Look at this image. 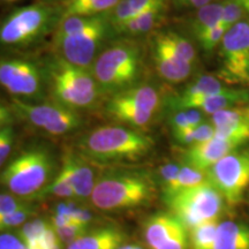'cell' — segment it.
<instances>
[{"label": "cell", "mask_w": 249, "mask_h": 249, "mask_svg": "<svg viewBox=\"0 0 249 249\" xmlns=\"http://www.w3.org/2000/svg\"><path fill=\"white\" fill-rule=\"evenodd\" d=\"M154 141L141 132L120 126L99 127L81 142L83 156L98 163L136 160L150 151Z\"/></svg>", "instance_id": "cell-1"}, {"label": "cell", "mask_w": 249, "mask_h": 249, "mask_svg": "<svg viewBox=\"0 0 249 249\" xmlns=\"http://www.w3.org/2000/svg\"><path fill=\"white\" fill-rule=\"evenodd\" d=\"M154 187L143 173L128 170L107 171L96 180L90 202L102 211L141 207L150 201Z\"/></svg>", "instance_id": "cell-2"}, {"label": "cell", "mask_w": 249, "mask_h": 249, "mask_svg": "<svg viewBox=\"0 0 249 249\" xmlns=\"http://www.w3.org/2000/svg\"><path fill=\"white\" fill-rule=\"evenodd\" d=\"M53 161L50 154L42 148L23 151L0 173V185L22 200L39 197L50 185Z\"/></svg>", "instance_id": "cell-3"}, {"label": "cell", "mask_w": 249, "mask_h": 249, "mask_svg": "<svg viewBox=\"0 0 249 249\" xmlns=\"http://www.w3.org/2000/svg\"><path fill=\"white\" fill-rule=\"evenodd\" d=\"M140 61L138 46L124 40L108 46L96 58L91 73L99 89L117 93L133 85L140 73Z\"/></svg>", "instance_id": "cell-4"}, {"label": "cell", "mask_w": 249, "mask_h": 249, "mask_svg": "<svg viewBox=\"0 0 249 249\" xmlns=\"http://www.w3.org/2000/svg\"><path fill=\"white\" fill-rule=\"evenodd\" d=\"M58 9L36 4L18 8L0 24V44L24 48L43 38L61 20Z\"/></svg>", "instance_id": "cell-5"}, {"label": "cell", "mask_w": 249, "mask_h": 249, "mask_svg": "<svg viewBox=\"0 0 249 249\" xmlns=\"http://www.w3.org/2000/svg\"><path fill=\"white\" fill-rule=\"evenodd\" d=\"M164 200L171 213L188 231L204 223L218 220L225 202L222 194L208 180L198 186L166 196Z\"/></svg>", "instance_id": "cell-6"}, {"label": "cell", "mask_w": 249, "mask_h": 249, "mask_svg": "<svg viewBox=\"0 0 249 249\" xmlns=\"http://www.w3.org/2000/svg\"><path fill=\"white\" fill-rule=\"evenodd\" d=\"M50 82L58 104L71 110L89 107L97 99L99 88L92 73L60 58L50 68Z\"/></svg>", "instance_id": "cell-7"}, {"label": "cell", "mask_w": 249, "mask_h": 249, "mask_svg": "<svg viewBox=\"0 0 249 249\" xmlns=\"http://www.w3.org/2000/svg\"><path fill=\"white\" fill-rule=\"evenodd\" d=\"M210 182L230 205H235L249 186V149L233 150L205 172Z\"/></svg>", "instance_id": "cell-8"}, {"label": "cell", "mask_w": 249, "mask_h": 249, "mask_svg": "<svg viewBox=\"0 0 249 249\" xmlns=\"http://www.w3.org/2000/svg\"><path fill=\"white\" fill-rule=\"evenodd\" d=\"M160 102L157 90L151 86L143 85L114 93L107 103V111L113 119L121 123L144 127L160 107Z\"/></svg>", "instance_id": "cell-9"}, {"label": "cell", "mask_w": 249, "mask_h": 249, "mask_svg": "<svg viewBox=\"0 0 249 249\" xmlns=\"http://www.w3.org/2000/svg\"><path fill=\"white\" fill-rule=\"evenodd\" d=\"M107 34L104 18L97 17L92 24L70 35H54L58 58L83 70L93 65L99 46Z\"/></svg>", "instance_id": "cell-10"}, {"label": "cell", "mask_w": 249, "mask_h": 249, "mask_svg": "<svg viewBox=\"0 0 249 249\" xmlns=\"http://www.w3.org/2000/svg\"><path fill=\"white\" fill-rule=\"evenodd\" d=\"M220 44L223 79L249 86V22L240 21L227 30Z\"/></svg>", "instance_id": "cell-11"}, {"label": "cell", "mask_w": 249, "mask_h": 249, "mask_svg": "<svg viewBox=\"0 0 249 249\" xmlns=\"http://www.w3.org/2000/svg\"><path fill=\"white\" fill-rule=\"evenodd\" d=\"M13 105L21 117L51 135H65L81 124L79 114L60 104H30L14 99Z\"/></svg>", "instance_id": "cell-12"}, {"label": "cell", "mask_w": 249, "mask_h": 249, "mask_svg": "<svg viewBox=\"0 0 249 249\" xmlns=\"http://www.w3.org/2000/svg\"><path fill=\"white\" fill-rule=\"evenodd\" d=\"M0 85L18 97H36L42 92L43 76L37 65L22 59L0 61Z\"/></svg>", "instance_id": "cell-13"}, {"label": "cell", "mask_w": 249, "mask_h": 249, "mask_svg": "<svg viewBox=\"0 0 249 249\" xmlns=\"http://www.w3.org/2000/svg\"><path fill=\"white\" fill-rule=\"evenodd\" d=\"M61 170L73 187L76 200H90L97 179L88 158L71 151L67 152L62 160Z\"/></svg>", "instance_id": "cell-14"}, {"label": "cell", "mask_w": 249, "mask_h": 249, "mask_svg": "<svg viewBox=\"0 0 249 249\" xmlns=\"http://www.w3.org/2000/svg\"><path fill=\"white\" fill-rule=\"evenodd\" d=\"M238 147L235 143L213 138L210 141L189 147L185 154L186 165L205 173Z\"/></svg>", "instance_id": "cell-15"}, {"label": "cell", "mask_w": 249, "mask_h": 249, "mask_svg": "<svg viewBox=\"0 0 249 249\" xmlns=\"http://www.w3.org/2000/svg\"><path fill=\"white\" fill-rule=\"evenodd\" d=\"M249 101V93L246 90L225 89L223 91L213 93V95L204 96V97L195 98L192 101L178 103L177 107L180 110H197L207 114L216 113L225 108H233V107L245 104Z\"/></svg>", "instance_id": "cell-16"}, {"label": "cell", "mask_w": 249, "mask_h": 249, "mask_svg": "<svg viewBox=\"0 0 249 249\" xmlns=\"http://www.w3.org/2000/svg\"><path fill=\"white\" fill-rule=\"evenodd\" d=\"M154 60L160 75L169 82L179 83L192 71V65L176 54L169 46L155 37Z\"/></svg>", "instance_id": "cell-17"}, {"label": "cell", "mask_w": 249, "mask_h": 249, "mask_svg": "<svg viewBox=\"0 0 249 249\" xmlns=\"http://www.w3.org/2000/svg\"><path fill=\"white\" fill-rule=\"evenodd\" d=\"M185 227L172 213H157L144 224V239L149 248L160 249L171 236Z\"/></svg>", "instance_id": "cell-18"}, {"label": "cell", "mask_w": 249, "mask_h": 249, "mask_svg": "<svg viewBox=\"0 0 249 249\" xmlns=\"http://www.w3.org/2000/svg\"><path fill=\"white\" fill-rule=\"evenodd\" d=\"M124 233L116 226H103L89 230L66 249H118L124 245Z\"/></svg>", "instance_id": "cell-19"}, {"label": "cell", "mask_w": 249, "mask_h": 249, "mask_svg": "<svg viewBox=\"0 0 249 249\" xmlns=\"http://www.w3.org/2000/svg\"><path fill=\"white\" fill-rule=\"evenodd\" d=\"M214 249H249V226L241 223H219Z\"/></svg>", "instance_id": "cell-20"}, {"label": "cell", "mask_w": 249, "mask_h": 249, "mask_svg": "<svg viewBox=\"0 0 249 249\" xmlns=\"http://www.w3.org/2000/svg\"><path fill=\"white\" fill-rule=\"evenodd\" d=\"M120 0H70L66 2L62 17H98L111 12Z\"/></svg>", "instance_id": "cell-21"}, {"label": "cell", "mask_w": 249, "mask_h": 249, "mask_svg": "<svg viewBox=\"0 0 249 249\" xmlns=\"http://www.w3.org/2000/svg\"><path fill=\"white\" fill-rule=\"evenodd\" d=\"M225 89V87L223 86V83L217 77L211 75H202L186 87L181 95L176 99V104L192 101V99L195 98L204 97V96L213 95V93L220 92Z\"/></svg>", "instance_id": "cell-22"}, {"label": "cell", "mask_w": 249, "mask_h": 249, "mask_svg": "<svg viewBox=\"0 0 249 249\" xmlns=\"http://www.w3.org/2000/svg\"><path fill=\"white\" fill-rule=\"evenodd\" d=\"M223 2H210L198 8L197 14L193 22V31L195 36L200 37L208 30L219 26L222 23Z\"/></svg>", "instance_id": "cell-23"}, {"label": "cell", "mask_w": 249, "mask_h": 249, "mask_svg": "<svg viewBox=\"0 0 249 249\" xmlns=\"http://www.w3.org/2000/svg\"><path fill=\"white\" fill-rule=\"evenodd\" d=\"M218 224V220H213L188 231L192 249H214Z\"/></svg>", "instance_id": "cell-24"}, {"label": "cell", "mask_w": 249, "mask_h": 249, "mask_svg": "<svg viewBox=\"0 0 249 249\" xmlns=\"http://www.w3.org/2000/svg\"><path fill=\"white\" fill-rule=\"evenodd\" d=\"M205 181H207V174L204 172L193 169L188 165H181V169L179 171L176 181L166 192H164V197L176 194L183 189L198 186Z\"/></svg>", "instance_id": "cell-25"}, {"label": "cell", "mask_w": 249, "mask_h": 249, "mask_svg": "<svg viewBox=\"0 0 249 249\" xmlns=\"http://www.w3.org/2000/svg\"><path fill=\"white\" fill-rule=\"evenodd\" d=\"M161 43L169 46L176 54H178L180 58L193 65L196 60V52L194 46L191 44L188 39L179 36L178 34L174 33H161L156 36Z\"/></svg>", "instance_id": "cell-26"}, {"label": "cell", "mask_w": 249, "mask_h": 249, "mask_svg": "<svg viewBox=\"0 0 249 249\" xmlns=\"http://www.w3.org/2000/svg\"><path fill=\"white\" fill-rule=\"evenodd\" d=\"M160 9H154V11L144 12L139 14L128 22L124 23L123 26L118 27L117 30L123 34H129V35H140V34L148 33L151 30L161 14Z\"/></svg>", "instance_id": "cell-27"}, {"label": "cell", "mask_w": 249, "mask_h": 249, "mask_svg": "<svg viewBox=\"0 0 249 249\" xmlns=\"http://www.w3.org/2000/svg\"><path fill=\"white\" fill-rule=\"evenodd\" d=\"M50 225L49 220L42 219V218H35V219H29L26 224L18 227L17 234L20 239L28 246L29 249H34L39 244L40 239L44 234L46 229Z\"/></svg>", "instance_id": "cell-28"}, {"label": "cell", "mask_w": 249, "mask_h": 249, "mask_svg": "<svg viewBox=\"0 0 249 249\" xmlns=\"http://www.w3.org/2000/svg\"><path fill=\"white\" fill-rule=\"evenodd\" d=\"M214 138L235 143L239 147L249 140V120L233 124L230 126L214 128Z\"/></svg>", "instance_id": "cell-29"}, {"label": "cell", "mask_w": 249, "mask_h": 249, "mask_svg": "<svg viewBox=\"0 0 249 249\" xmlns=\"http://www.w3.org/2000/svg\"><path fill=\"white\" fill-rule=\"evenodd\" d=\"M34 213H35V208L28 204L13 213L1 214L0 216V233H5L21 227L30 219Z\"/></svg>", "instance_id": "cell-30"}, {"label": "cell", "mask_w": 249, "mask_h": 249, "mask_svg": "<svg viewBox=\"0 0 249 249\" xmlns=\"http://www.w3.org/2000/svg\"><path fill=\"white\" fill-rule=\"evenodd\" d=\"M43 196H54V197L65 198V200H73V198L76 200L73 187H71V182L68 181L66 174L64 173L62 170L58 173V176L50 182V185L46 187L44 191L42 192L39 197H43Z\"/></svg>", "instance_id": "cell-31"}, {"label": "cell", "mask_w": 249, "mask_h": 249, "mask_svg": "<svg viewBox=\"0 0 249 249\" xmlns=\"http://www.w3.org/2000/svg\"><path fill=\"white\" fill-rule=\"evenodd\" d=\"M202 123H203V116H202L201 111L193 110V108L180 110L172 118L173 132H178V130L186 128H194Z\"/></svg>", "instance_id": "cell-32"}, {"label": "cell", "mask_w": 249, "mask_h": 249, "mask_svg": "<svg viewBox=\"0 0 249 249\" xmlns=\"http://www.w3.org/2000/svg\"><path fill=\"white\" fill-rule=\"evenodd\" d=\"M246 120H247L246 110H236V108H225L211 116V124H213L214 128L230 126V124L242 123Z\"/></svg>", "instance_id": "cell-33"}, {"label": "cell", "mask_w": 249, "mask_h": 249, "mask_svg": "<svg viewBox=\"0 0 249 249\" xmlns=\"http://www.w3.org/2000/svg\"><path fill=\"white\" fill-rule=\"evenodd\" d=\"M244 13V9L236 0H225L223 2L222 26L226 30L231 29L233 26L240 22V18Z\"/></svg>", "instance_id": "cell-34"}, {"label": "cell", "mask_w": 249, "mask_h": 249, "mask_svg": "<svg viewBox=\"0 0 249 249\" xmlns=\"http://www.w3.org/2000/svg\"><path fill=\"white\" fill-rule=\"evenodd\" d=\"M88 231L89 226L82 225V224L75 222H71L65 227L55 230L58 238L60 239V241L65 245V247L73 244L74 241H76L77 239L81 238L82 235H85Z\"/></svg>", "instance_id": "cell-35"}, {"label": "cell", "mask_w": 249, "mask_h": 249, "mask_svg": "<svg viewBox=\"0 0 249 249\" xmlns=\"http://www.w3.org/2000/svg\"><path fill=\"white\" fill-rule=\"evenodd\" d=\"M138 15L139 14L130 7L127 0H120L119 4L110 12V21L112 26L117 29L118 27L128 22Z\"/></svg>", "instance_id": "cell-36"}, {"label": "cell", "mask_w": 249, "mask_h": 249, "mask_svg": "<svg viewBox=\"0 0 249 249\" xmlns=\"http://www.w3.org/2000/svg\"><path fill=\"white\" fill-rule=\"evenodd\" d=\"M226 31L227 30L222 26V23H220L219 26L208 30L207 33H204L203 35H201L197 39L204 51H208V52L213 51V49H216L217 46L219 45V43H222Z\"/></svg>", "instance_id": "cell-37"}, {"label": "cell", "mask_w": 249, "mask_h": 249, "mask_svg": "<svg viewBox=\"0 0 249 249\" xmlns=\"http://www.w3.org/2000/svg\"><path fill=\"white\" fill-rule=\"evenodd\" d=\"M180 169H181V165L177 163H167L160 167V185H161V189H163V193L166 192L167 189L173 185V182L176 181L177 177H178Z\"/></svg>", "instance_id": "cell-38"}, {"label": "cell", "mask_w": 249, "mask_h": 249, "mask_svg": "<svg viewBox=\"0 0 249 249\" xmlns=\"http://www.w3.org/2000/svg\"><path fill=\"white\" fill-rule=\"evenodd\" d=\"M28 201L22 200L13 194H0V216L13 213L28 205Z\"/></svg>", "instance_id": "cell-39"}, {"label": "cell", "mask_w": 249, "mask_h": 249, "mask_svg": "<svg viewBox=\"0 0 249 249\" xmlns=\"http://www.w3.org/2000/svg\"><path fill=\"white\" fill-rule=\"evenodd\" d=\"M130 7L138 14L144 13V12L154 11V9H160L163 11L166 6L165 0H127Z\"/></svg>", "instance_id": "cell-40"}, {"label": "cell", "mask_w": 249, "mask_h": 249, "mask_svg": "<svg viewBox=\"0 0 249 249\" xmlns=\"http://www.w3.org/2000/svg\"><path fill=\"white\" fill-rule=\"evenodd\" d=\"M188 233V230L186 227H182L180 231L171 236L169 240L165 242L160 249H187L189 242Z\"/></svg>", "instance_id": "cell-41"}, {"label": "cell", "mask_w": 249, "mask_h": 249, "mask_svg": "<svg viewBox=\"0 0 249 249\" xmlns=\"http://www.w3.org/2000/svg\"><path fill=\"white\" fill-rule=\"evenodd\" d=\"M0 249H29L17 233H0Z\"/></svg>", "instance_id": "cell-42"}, {"label": "cell", "mask_w": 249, "mask_h": 249, "mask_svg": "<svg viewBox=\"0 0 249 249\" xmlns=\"http://www.w3.org/2000/svg\"><path fill=\"white\" fill-rule=\"evenodd\" d=\"M214 138V127L213 124L202 123L194 128V145L210 141Z\"/></svg>", "instance_id": "cell-43"}, {"label": "cell", "mask_w": 249, "mask_h": 249, "mask_svg": "<svg viewBox=\"0 0 249 249\" xmlns=\"http://www.w3.org/2000/svg\"><path fill=\"white\" fill-rule=\"evenodd\" d=\"M13 140H14V132L9 134L7 138L5 139V141L0 144V167L4 165L6 160L8 158L9 154H11L12 145H13Z\"/></svg>", "instance_id": "cell-44"}, {"label": "cell", "mask_w": 249, "mask_h": 249, "mask_svg": "<svg viewBox=\"0 0 249 249\" xmlns=\"http://www.w3.org/2000/svg\"><path fill=\"white\" fill-rule=\"evenodd\" d=\"M13 121V114L8 107L0 104V130L6 128Z\"/></svg>", "instance_id": "cell-45"}, {"label": "cell", "mask_w": 249, "mask_h": 249, "mask_svg": "<svg viewBox=\"0 0 249 249\" xmlns=\"http://www.w3.org/2000/svg\"><path fill=\"white\" fill-rule=\"evenodd\" d=\"M211 0H187L185 6H192L195 8H201L203 6L210 4Z\"/></svg>", "instance_id": "cell-46"}, {"label": "cell", "mask_w": 249, "mask_h": 249, "mask_svg": "<svg viewBox=\"0 0 249 249\" xmlns=\"http://www.w3.org/2000/svg\"><path fill=\"white\" fill-rule=\"evenodd\" d=\"M244 9V12L249 17V0H236Z\"/></svg>", "instance_id": "cell-47"}, {"label": "cell", "mask_w": 249, "mask_h": 249, "mask_svg": "<svg viewBox=\"0 0 249 249\" xmlns=\"http://www.w3.org/2000/svg\"><path fill=\"white\" fill-rule=\"evenodd\" d=\"M118 249H132V245H123L121 247H119Z\"/></svg>", "instance_id": "cell-48"}, {"label": "cell", "mask_w": 249, "mask_h": 249, "mask_svg": "<svg viewBox=\"0 0 249 249\" xmlns=\"http://www.w3.org/2000/svg\"><path fill=\"white\" fill-rule=\"evenodd\" d=\"M132 249H144V248H142L141 246L139 245H132Z\"/></svg>", "instance_id": "cell-49"}, {"label": "cell", "mask_w": 249, "mask_h": 249, "mask_svg": "<svg viewBox=\"0 0 249 249\" xmlns=\"http://www.w3.org/2000/svg\"><path fill=\"white\" fill-rule=\"evenodd\" d=\"M177 1H178V4H179V5H182V6H185V4H186V1H187V0H177Z\"/></svg>", "instance_id": "cell-50"}, {"label": "cell", "mask_w": 249, "mask_h": 249, "mask_svg": "<svg viewBox=\"0 0 249 249\" xmlns=\"http://www.w3.org/2000/svg\"><path fill=\"white\" fill-rule=\"evenodd\" d=\"M246 114H247V118H248V120H249V107L247 108V110H246Z\"/></svg>", "instance_id": "cell-51"}, {"label": "cell", "mask_w": 249, "mask_h": 249, "mask_svg": "<svg viewBox=\"0 0 249 249\" xmlns=\"http://www.w3.org/2000/svg\"><path fill=\"white\" fill-rule=\"evenodd\" d=\"M5 1H17V0H5Z\"/></svg>", "instance_id": "cell-52"}, {"label": "cell", "mask_w": 249, "mask_h": 249, "mask_svg": "<svg viewBox=\"0 0 249 249\" xmlns=\"http://www.w3.org/2000/svg\"><path fill=\"white\" fill-rule=\"evenodd\" d=\"M67 1H70V0H67Z\"/></svg>", "instance_id": "cell-53"}]
</instances>
